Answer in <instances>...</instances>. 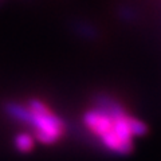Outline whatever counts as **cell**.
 Instances as JSON below:
<instances>
[{
  "label": "cell",
  "mask_w": 161,
  "mask_h": 161,
  "mask_svg": "<svg viewBox=\"0 0 161 161\" xmlns=\"http://www.w3.org/2000/svg\"><path fill=\"white\" fill-rule=\"evenodd\" d=\"M28 122L26 126L34 130V138L40 144L51 145L59 141L64 134V121L54 113L42 99L31 98L27 101Z\"/></svg>",
  "instance_id": "6da1fadb"
},
{
  "label": "cell",
  "mask_w": 161,
  "mask_h": 161,
  "mask_svg": "<svg viewBox=\"0 0 161 161\" xmlns=\"http://www.w3.org/2000/svg\"><path fill=\"white\" fill-rule=\"evenodd\" d=\"M125 112H126V110H125ZM122 113H119V114H122ZM119 114H117V115H119ZM117 115H112L102 109L93 106L92 109H89L83 113L82 119H83V124H85V126L87 128L89 132L99 138L101 136H103L105 133H108L113 129V122Z\"/></svg>",
  "instance_id": "7a4b0ae2"
},
{
  "label": "cell",
  "mask_w": 161,
  "mask_h": 161,
  "mask_svg": "<svg viewBox=\"0 0 161 161\" xmlns=\"http://www.w3.org/2000/svg\"><path fill=\"white\" fill-rule=\"evenodd\" d=\"M35 142H36V141H35L34 136L30 133H26V132L18 133L14 137V147L20 153H30L34 149Z\"/></svg>",
  "instance_id": "3957f363"
},
{
  "label": "cell",
  "mask_w": 161,
  "mask_h": 161,
  "mask_svg": "<svg viewBox=\"0 0 161 161\" xmlns=\"http://www.w3.org/2000/svg\"><path fill=\"white\" fill-rule=\"evenodd\" d=\"M148 130H149L148 125L144 121H141L132 115V118H130V132H132L133 137H142V136L148 133Z\"/></svg>",
  "instance_id": "277c9868"
}]
</instances>
